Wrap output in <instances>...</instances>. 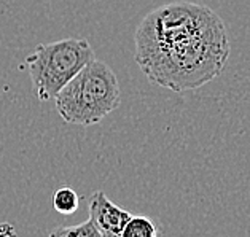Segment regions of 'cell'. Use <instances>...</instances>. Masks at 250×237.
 <instances>
[{"mask_svg":"<svg viewBox=\"0 0 250 237\" xmlns=\"http://www.w3.org/2000/svg\"><path fill=\"white\" fill-rule=\"evenodd\" d=\"M121 89L115 72L104 60H91L54 97V105L67 124L93 126L117 110Z\"/></svg>","mask_w":250,"mask_h":237,"instance_id":"2","label":"cell"},{"mask_svg":"<svg viewBox=\"0 0 250 237\" xmlns=\"http://www.w3.org/2000/svg\"><path fill=\"white\" fill-rule=\"evenodd\" d=\"M89 220L93 221L96 229L99 231L102 237H121L125 224L132 217L131 212L118 207L105 193L97 190L88 199Z\"/></svg>","mask_w":250,"mask_h":237,"instance_id":"4","label":"cell"},{"mask_svg":"<svg viewBox=\"0 0 250 237\" xmlns=\"http://www.w3.org/2000/svg\"><path fill=\"white\" fill-rule=\"evenodd\" d=\"M80 196L70 186H61L53 194V207L62 215H72L78 210Z\"/></svg>","mask_w":250,"mask_h":237,"instance_id":"6","label":"cell"},{"mask_svg":"<svg viewBox=\"0 0 250 237\" xmlns=\"http://www.w3.org/2000/svg\"><path fill=\"white\" fill-rule=\"evenodd\" d=\"M160 231L148 217H131L121 231V237H158Z\"/></svg>","mask_w":250,"mask_h":237,"instance_id":"5","label":"cell"},{"mask_svg":"<svg viewBox=\"0 0 250 237\" xmlns=\"http://www.w3.org/2000/svg\"><path fill=\"white\" fill-rule=\"evenodd\" d=\"M0 237H16L15 228L10 223H0Z\"/></svg>","mask_w":250,"mask_h":237,"instance_id":"8","label":"cell"},{"mask_svg":"<svg viewBox=\"0 0 250 237\" xmlns=\"http://www.w3.org/2000/svg\"><path fill=\"white\" fill-rule=\"evenodd\" d=\"M48 237H102L99 231L96 229L93 221H83L77 226H59L53 229Z\"/></svg>","mask_w":250,"mask_h":237,"instance_id":"7","label":"cell"},{"mask_svg":"<svg viewBox=\"0 0 250 237\" xmlns=\"http://www.w3.org/2000/svg\"><path fill=\"white\" fill-rule=\"evenodd\" d=\"M94 59V50L84 39L69 37L39 45L26 58L34 96L40 102L54 100L59 91Z\"/></svg>","mask_w":250,"mask_h":237,"instance_id":"3","label":"cell"},{"mask_svg":"<svg viewBox=\"0 0 250 237\" xmlns=\"http://www.w3.org/2000/svg\"><path fill=\"white\" fill-rule=\"evenodd\" d=\"M134 41L136 62L147 80L174 93L210 83L229 58L227 26L203 3L170 2L151 10Z\"/></svg>","mask_w":250,"mask_h":237,"instance_id":"1","label":"cell"}]
</instances>
